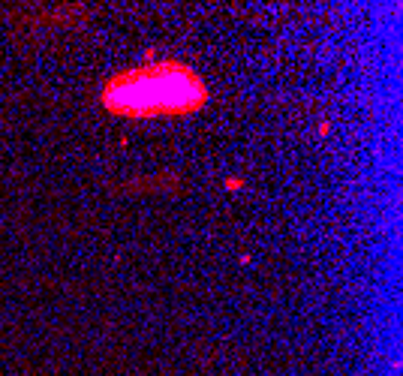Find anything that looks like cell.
<instances>
[{
	"instance_id": "cell-3",
	"label": "cell",
	"mask_w": 403,
	"mask_h": 376,
	"mask_svg": "<svg viewBox=\"0 0 403 376\" xmlns=\"http://www.w3.org/2000/svg\"><path fill=\"white\" fill-rule=\"evenodd\" d=\"M328 130H331V123H328V120H322V123H319V136H328Z\"/></svg>"
},
{
	"instance_id": "cell-1",
	"label": "cell",
	"mask_w": 403,
	"mask_h": 376,
	"mask_svg": "<svg viewBox=\"0 0 403 376\" xmlns=\"http://www.w3.org/2000/svg\"><path fill=\"white\" fill-rule=\"evenodd\" d=\"M99 108L123 120L187 117L208 105L211 90L196 66L178 57L145 60L108 75L99 87Z\"/></svg>"
},
{
	"instance_id": "cell-2",
	"label": "cell",
	"mask_w": 403,
	"mask_h": 376,
	"mask_svg": "<svg viewBox=\"0 0 403 376\" xmlns=\"http://www.w3.org/2000/svg\"><path fill=\"white\" fill-rule=\"evenodd\" d=\"M244 187V178H226V190H241Z\"/></svg>"
}]
</instances>
